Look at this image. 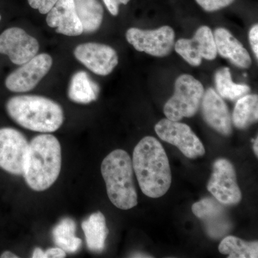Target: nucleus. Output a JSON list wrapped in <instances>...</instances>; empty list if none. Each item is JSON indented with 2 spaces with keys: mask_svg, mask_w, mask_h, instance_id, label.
Here are the masks:
<instances>
[{
  "mask_svg": "<svg viewBox=\"0 0 258 258\" xmlns=\"http://www.w3.org/2000/svg\"><path fill=\"white\" fill-rule=\"evenodd\" d=\"M134 171L141 189L151 198L164 196L170 188L169 161L162 145L157 139L146 137L134 148Z\"/></svg>",
  "mask_w": 258,
  "mask_h": 258,
  "instance_id": "obj_1",
  "label": "nucleus"
},
{
  "mask_svg": "<svg viewBox=\"0 0 258 258\" xmlns=\"http://www.w3.org/2000/svg\"><path fill=\"white\" fill-rule=\"evenodd\" d=\"M62 165L60 142L51 134L37 136L29 144L23 176L34 191H45L58 178Z\"/></svg>",
  "mask_w": 258,
  "mask_h": 258,
  "instance_id": "obj_2",
  "label": "nucleus"
},
{
  "mask_svg": "<svg viewBox=\"0 0 258 258\" xmlns=\"http://www.w3.org/2000/svg\"><path fill=\"white\" fill-rule=\"evenodd\" d=\"M10 118L20 126L40 133L56 132L64 121V113L60 105L43 96H17L6 103Z\"/></svg>",
  "mask_w": 258,
  "mask_h": 258,
  "instance_id": "obj_3",
  "label": "nucleus"
},
{
  "mask_svg": "<svg viewBox=\"0 0 258 258\" xmlns=\"http://www.w3.org/2000/svg\"><path fill=\"white\" fill-rule=\"evenodd\" d=\"M101 169L112 204L123 210L137 206L138 196L134 185L133 164L128 153L122 149L113 151L103 159Z\"/></svg>",
  "mask_w": 258,
  "mask_h": 258,
  "instance_id": "obj_4",
  "label": "nucleus"
},
{
  "mask_svg": "<svg viewBox=\"0 0 258 258\" xmlns=\"http://www.w3.org/2000/svg\"><path fill=\"white\" fill-rule=\"evenodd\" d=\"M205 93L203 85L192 76L181 75L176 79L174 93L164 107L166 118L179 121L196 114Z\"/></svg>",
  "mask_w": 258,
  "mask_h": 258,
  "instance_id": "obj_5",
  "label": "nucleus"
},
{
  "mask_svg": "<svg viewBox=\"0 0 258 258\" xmlns=\"http://www.w3.org/2000/svg\"><path fill=\"white\" fill-rule=\"evenodd\" d=\"M29 143L21 132L13 128H0V168L14 175H23Z\"/></svg>",
  "mask_w": 258,
  "mask_h": 258,
  "instance_id": "obj_6",
  "label": "nucleus"
},
{
  "mask_svg": "<svg viewBox=\"0 0 258 258\" xmlns=\"http://www.w3.org/2000/svg\"><path fill=\"white\" fill-rule=\"evenodd\" d=\"M125 37L136 50L159 57L169 55L175 43L174 30L167 25L156 30L130 28L127 30Z\"/></svg>",
  "mask_w": 258,
  "mask_h": 258,
  "instance_id": "obj_7",
  "label": "nucleus"
},
{
  "mask_svg": "<svg viewBox=\"0 0 258 258\" xmlns=\"http://www.w3.org/2000/svg\"><path fill=\"white\" fill-rule=\"evenodd\" d=\"M154 128L161 140L175 146L185 157L195 159L205 155L203 143L189 125L164 118L158 122Z\"/></svg>",
  "mask_w": 258,
  "mask_h": 258,
  "instance_id": "obj_8",
  "label": "nucleus"
},
{
  "mask_svg": "<svg viewBox=\"0 0 258 258\" xmlns=\"http://www.w3.org/2000/svg\"><path fill=\"white\" fill-rule=\"evenodd\" d=\"M208 189L222 205H237L242 200V193L237 182L234 166L225 159H217L209 180Z\"/></svg>",
  "mask_w": 258,
  "mask_h": 258,
  "instance_id": "obj_9",
  "label": "nucleus"
},
{
  "mask_svg": "<svg viewBox=\"0 0 258 258\" xmlns=\"http://www.w3.org/2000/svg\"><path fill=\"white\" fill-rule=\"evenodd\" d=\"M52 66V58L48 54L35 55L7 77L5 86L12 92H28L48 74Z\"/></svg>",
  "mask_w": 258,
  "mask_h": 258,
  "instance_id": "obj_10",
  "label": "nucleus"
},
{
  "mask_svg": "<svg viewBox=\"0 0 258 258\" xmlns=\"http://www.w3.org/2000/svg\"><path fill=\"white\" fill-rule=\"evenodd\" d=\"M176 52L191 66L198 67L203 59L213 60L217 55L213 32L206 25L198 29L191 39H179L174 43Z\"/></svg>",
  "mask_w": 258,
  "mask_h": 258,
  "instance_id": "obj_11",
  "label": "nucleus"
},
{
  "mask_svg": "<svg viewBox=\"0 0 258 258\" xmlns=\"http://www.w3.org/2000/svg\"><path fill=\"white\" fill-rule=\"evenodd\" d=\"M40 45L35 37L23 29L10 28L0 35V54L8 55L12 62L23 64L37 55Z\"/></svg>",
  "mask_w": 258,
  "mask_h": 258,
  "instance_id": "obj_12",
  "label": "nucleus"
},
{
  "mask_svg": "<svg viewBox=\"0 0 258 258\" xmlns=\"http://www.w3.org/2000/svg\"><path fill=\"white\" fill-rule=\"evenodd\" d=\"M74 55L79 62L98 76H106L113 72L118 63V56L113 47L86 42L75 48Z\"/></svg>",
  "mask_w": 258,
  "mask_h": 258,
  "instance_id": "obj_13",
  "label": "nucleus"
},
{
  "mask_svg": "<svg viewBox=\"0 0 258 258\" xmlns=\"http://www.w3.org/2000/svg\"><path fill=\"white\" fill-rule=\"evenodd\" d=\"M204 120L214 130L224 136L232 133V118L228 107L213 88H208L202 100Z\"/></svg>",
  "mask_w": 258,
  "mask_h": 258,
  "instance_id": "obj_14",
  "label": "nucleus"
},
{
  "mask_svg": "<svg viewBox=\"0 0 258 258\" xmlns=\"http://www.w3.org/2000/svg\"><path fill=\"white\" fill-rule=\"evenodd\" d=\"M46 22L49 27L56 29V32L66 36H79L83 32L74 0H58L47 13Z\"/></svg>",
  "mask_w": 258,
  "mask_h": 258,
  "instance_id": "obj_15",
  "label": "nucleus"
},
{
  "mask_svg": "<svg viewBox=\"0 0 258 258\" xmlns=\"http://www.w3.org/2000/svg\"><path fill=\"white\" fill-rule=\"evenodd\" d=\"M193 213L205 222L209 235L220 237L230 229V223L226 217L225 208L216 200L205 198L194 204Z\"/></svg>",
  "mask_w": 258,
  "mask_h": 258,
  "instance_id": "obj_16",
  "label": "nucleus"
},
{
  "mask_svg": "<svg viewBox=\"0 0 258 258\" xmlns=\"http://www.w3.org/2000/svg\"><path fill=\"white\" fill-rule=\"evenodd\" d=\"M217 54L229 59L235 66L247 69L252 64L250 55L242 44L227 29L220 28L213 33Z\"/></svg>",
  "mask_w": 258,
  "mask_h": 258,
  "instance_id": "obj_17",
  "label": "nucleus"
},
{
  "mask_svg": "<svg viewBox=\"0 0 258 258\" xmlns=\"http://www.w3.org/2000/svg\"><path fill=\"white\" fill-rule=\"evenodd\" d=\"M88 248L91 252H101L105 248L108 230L106 218L101 212H95L81 225Z\"/></svg>",
  "mask_w": 258,
  "mask_h": 258,
  "instance_id": "obj_18",
  "label": "nucleus"
},
{
  "mask_svg": "<svg viewBox=\"0 0 258 258\" xmlns=\"http://www.w3.org/2000/svg\"><path fill=\"white\" fill-rule=\"evenodd\" d=\"M98 85L85 71H79L73 76L70 82V100L81 104H88L96 101L99 95Z\"/></svg>",
  "mask_w": 258,
  "mask_h": 258,
  "instance_id": "obj_19",
  "label": "nucleus"
},
{
  "mask_svg": "<svg viewBox=\"0 0 258 258\" xmlns=\"http://www.w3.org/2000/svg\"><path fill=\"white\" fill-rule=\"evenodd\" d=\"M76 14L82 24L83 32L92 33L101 27L103 8L98 0H74Z\"/></svg>",
  "mask_w": 258,
  "mask_h": 258,
  "instance_id": "obj_20",
  "label": "nucleus"
},
{
  "mask_svg": "<svg viewBox=\"0 0 258 258\" xmlns=\"http://www.w3.org/2000/svg\"><path fill=\"white\" fill-rule=\"evenodd\" d=\"M258 119L257 95H245L237 100L232 114V122L236 128L245 129Z\"/></svg>",
  "mask_w": 258,
  "mask_h": 258,
  "instance_id": "obj_21",
  "label": "nucleus"
},
{
  "mask_svg": "<svg viewBox=\"0 0 258 258\" xmlns=\"http://www.w3.org/2000/svg\"><path fill=\"white\" fill-rule=\"evenodd\" d=\"M76 224L74 220L66 217L61 220L52 230L54 242L57 247L69 253L79 251L82 240L76 236Z\"/></svg>",
  "mask_w": 258,
  "mask_h": 258,
  "instance_id": "obj_22",
  "label": "nucleus"
},
{
  "mask_svg": "<svg viewBox=\"0 0 258 258\" xmlns=\"http://www.w3.org/2000/svg\"><path fill=\"white\" fill-rule=\"evenodd\" d=\"M215 83L217 93L222 98L235 101L250 92V87L245 84L234 83L231 76L230 69L225 67L215 74Z\"/></svg>",
  "mask_w": 258,
  "mask_h": 258,
  "instance_id": "obj_23",
  "label": "nucleus"
},
{
  "mask_svg": "<svg viewBox=\"0 0 258 258\" xmlns=\"http://www.w3.org/2000/svg\"><path fill=\"white\" fill-rule=\"evenodd\" d=\"M219 251L222 254H228L229 258H257L258 243L257 241L246 242L234 236H228L219 245Z\"/></svg>",
  "mask_w": 258,
  "mask_h": 258,
  "instance_id": "obj_24",
  "label": "nucleus"
},
{
  "mask_svg": "<svg viewBox=\"0 0 258 258\" xmlns=\"http://www.w3.org/2000/svg\"><path fill=\"white\" fill-rule=\"evenodd\" d=\"M197 3L204 10L207 12L218 11V10L227 8L232 4L235 0H195Z\"/></svg>",
  "mask_w": 258,
  "mask_h": 258,
  "instance_id": "obj_25",
  "label": "nucleus"
},
{
  "mask_svg": "<svg viewBox=\"0 0 258 258\" xmlns=\"http://www.w3.org/2000/svg\"><path fill=\"white\" fill-rule=\"evenodd\" d=\"M28 1L32 8L38 10L41 14H47L55 6L58 0H28Z\"/></svg>",
  "mask_w": 258,
  "mask_h": 258,
  "instance_id": "obj_26",
  "label": "nucleus"
},
{
  "mask_svg": "<svg viewBox=\"0 0 258 258\" xmlns=\"http://www.w3.org/2000/svg\"><path fill=\"white\" fill-rule=\"evenodd\" d=\"M107 9L113 16H117L119 12L120 5H127L130 0H103Z\"/></svg>",
  "mask_w": 258,
  "mask_h": 258,
  "instance_id": "obj_27",
  "label": "nucleus"
},
{
  "mask_svg": "<svg viewBox=\"0 0 258 258\" xmlns=\"http://www.w3.org/2000/svg\"><path fill=\"white\" fill-rule=\"evenodd\" d=\"M249 40L256 58H258V25L255 24L249 32Z\"/></svg>",
  "mask_w": 258,
  "mask_h": 258,
  "instance_id": "obj_28",
  "label": "nucleus"
},
{
  "mask_svg": "<svg viewBox=\"0 0 258 258\" xmlns=\"http://www.w3.org/2000/svg\"><path fill=\"white\" fill-rule=\"evenodd\" d=\"M66 257V252L60 247H52L45 252V258H63Z\"/></svg>",
  "mask_w": 258,
  "mask_h": 258,
  "instance_id": "obj_29",
  "label": "nucleus"
},
{
  "mask_svg": "<svg viewBox=\"0 0 258 258\" xmlns=\"http://www.w3.org/2000/svg\"><path fill=\"white\" fill-rule=\"evenodd\" d=\"M32 258H45V252L40 247H36L32 253Z\"/></svg>",
  "mask_w": 258,
  "mask_h": 258,
  "instance_id": "obj_30",
  "label": "nucleus"
},
{
  "mask_svg": "<svg viewBox=\"0 0 258 258\" xmlns=\"http://www.w3.org/2000/svg\"><path fill=\"white\" fill-rule=\"evenodd\" d=\"M0 257L1 258H18V256L13 252H10V251H5L3 253L0 255Z\"/></svg>",
  "mask_w": 258,
  "mask_h": 258,
  "instance_id": "obj_31",
  "label": "nucleus"
},
{
  "mask_svg": "<svg viewBox=\"0 0 258 258\" xmlns=\"http://www.w3.org/2000/svg\"><path fill=\"white\" fill-rule=\"evenodd\" d=\"M253 149L254 154H255V155L258 156V139L257 138H256L255 140L254 141V146H253Z\"/></svg>",
  "mask_w": 258,
  "mask_h": 258,
  "instance_id": "obj_32",
  "label": "nucleus"
},
{
  "mask_svg": "<svg viewBox=\"0 0 258 258\" xmlns=\"http://www.w3.org/2000/svg\"><path fill=\"white\" fill-rule=\"evenodd\" d=\"M1 15H0V20H1Z\"/></svg>",
  "mask_w": 258,
  "mask_h": 258,
  "instance_id": "obj_33",
  "label": "nucleus"
}]
</instances>
